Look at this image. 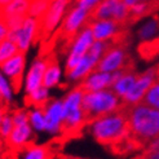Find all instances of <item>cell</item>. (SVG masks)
Wrapping results in <instances>:
<instances>
[{
  "label": "cell",
  "mask_w": 159,
  "mask_h": 159,
  "mask_svg": "<svg viewBox=\"0 0 159 159\" xmlns=\"http://www.w3.org/2000/svg\"><path fill=\"white\" fill-rule=\"evenodd\" d=\"M48 5H49L48 2H43V0H31L27 16H31V17L38 18V20H42L44 17L47 9H48Z\"/></svg>",
  "instance_id": "29"
},
{
  "label": "cell",
  "mask_w": 159,
  "mask_h": 159,
  "mask_svg": "<svg viewBox=\"0 0 159 159\" xmlns=\"http://www.w3.org/2000/svg\"><path fill=\"white\" fill-rule=\"evenodd\" d=\"M88 26L93 34L94 40L110 43L120 34V25L113 20H94L92 18Z\"/></svg>",
  "instance_id": "14"
},
{
  "label": "cell",
  "mask_w": 159,
  "mask_h": 159,
  "mask_svg": "<svg viewBox=\"0 0 159 159\" xmlns=\"http://www.w3.org/2000/svg\"><path fill=\"white\" fill-rule=\"evenodd\" d=\"M120 106L122 98H119L111 88L96 92H84L83 109L89 119L115 113L119 111Z\"/></svg>",
  "instance_id": "3"
},
{
  "label": "cell",
  "mask_w": 159,
  "mask_h": 159,
  "mask_svg": "<svg viewBox=\"0 0 159 159\" xmlns=\"http://www.w3.org/2000/svg\"><path fill=\"white\" fill-rule=\"evenodd\" d=\"M127 61V53L120 45H111L106 49L98 62L97 70L105 71V73H115V71L124 70Z\"/></svg>",
  "instance_id": "13"
},
{
  "label": "cell",
  "mask_w": 159,
  "mask_h": 159,
  "mask_svg": "<svg viewBox=\"0 0 159 159\" xmlns=\"http://www.w3.org/2000/svg\"><path fill=\"white\" fill-rule=\"evenodd\" d=\"M12 118H13L14 125L26 124V123H29V111L27 110H23V109L16 110L14 113L12 114Z\"/></svg>",
  "instance_id": "34"
},
{
  "label": "cell",
  "mask_w": 159,
  "mask_h": 159,
  "mask_svg": "<svg viewBox=\"0 0 159 159\" xmlns=\"http://www.w3.org/2000/svg\"><path fill=\"white\" fill-rule=\"evenodd\" d=\"M89 20H92V12L87 11L85 8L79 7L76 4L73 5L67 11L61 25L62 34L67 38H73L83 27L88 26Z\"/></svg>",
  "instance_id": "11"
},
{
  "label": "cell",
  "mask_w": 159,
  "mask_h": 159,
  "mask_svg": "<svg viewBox=\"0 0 159 159\" xmlns=\"http://www.w3.org/2000/svg\"><path fill=\"white\" fill-rule=\"evenodd\" d=\"M83 98H84V91L80 87L71 89L69 93H66V96L62 98L65 111L83 107Z\"/></svg>",
  "instance_id": "24"
},
{
  "label": "cell",
  "mask_w": 159,
  "mask_h": 159,
  "mask_svg": "<svg viewBox=\"0 0 159 159\" xmlns=\"http://www.w3.org/2000/svg\"><path fill=\"white\" fill-rule=\"evenodd\" d=\"M158 76H159V70L155 67H149L144 71V73L137 75L136 82H134L132 89L123 98V102L128 106L144 102L146 92L149 91L150 87L153 85V83L158 79Z\"/></svg>",
  "instance_id": "8"
},
{
  "label": "cell",
  "mask_w": 159,
  "mask_h": 159,
  "mask_svg": "<svg viewBox=\"0 0 159 159\" xmlns=\"http://www.w3.org/2000/svg\"><path fill=\"white\" fill-rule=\"evenodd\" d=\"M62 76H63L62 67L57 62L49 61L48 66H47V70H45V74H44L43 85L49 89H53L60 85V83L62 82Z\"/></svg>",
  "instance_id": "21"
},
{
  "label": "cell",
  "mask_w": 159,
  "mask_h": 159,
  "mask_svg": "<svg viewBox=\"0 0 159 159\" xmlns=\"http://www.w3.org/2000/svg\"><path fill=\"white\" fill-rule=\"evenodd\" d=\"M71 0H52L49 2L44 17L40 20L42 33L45 35H52L58 27H61L63 18L69 11Z\"/></svg>",
  "instance_id": "9"
},
{
  "label": "cell",
  "mask_w": 159,
  "mask_h": 159,
  "mask_svg": "<svg viewBox=\"0 0 159 159\" xmlns=\"http://www.w3.org/2000/svg\"><path fill=\"white\" fill-rule=\"evenodd\" d=\"M14 97V87L3 71L0 70V100L4 102H12Z\"/></svg>",
  "instance_id": "27"
},
{
  "label": "cell",
  "mask_w": 159,
  "mask_h": 159,
  "mask_svg": "<svg viewBox=\"0 0 159 159\" xmlns=\"http://www.w3.org/2000/svg\"><path fill=\"white\" fill-rule=\"evenodd\" d=\"M30 3L31 0H12L9 4L0 11V16L3 18L13 17V16H23L25 17L29 13Z\"/></svg>",
  "instance_id": "22"
},
{
  "label": "cell",
  "mask_w": 159,
  "mask_h": 159,
  "mask_svg": "<svg viewBox=\"0 0 159 159\" xmlns=\"http://www.w3.org/2000/svg\"><path fill=\"white\" fill-rule=\"evenodd\" d=\"M13 128H14V123H13L12 114L5 113L3 120L0 122V139L7 140L8 137H9L11 132L13 131Z\"/></svg>",
  "instance_id": "32"
},
{
  "label": "cell",
  "mask_w": 159,
  "mask_h": 159,
  "mask_svg": "<svg viewBox=\"0 0 159 159\" xmlns=\"http://www.w3.org/2000/svg\"><path fill=\"white\" fill-rule=\"evenodd\" d=\"M43 2H48L49 3V2H52V0H43Z\"/></svg>",
  "instance_id": "40"
},
{
  "label": "cell",
  "mask_w": 159,
  "mask_h": 159,
  "mask_svg": "<svg viewBox=\"0 0 159 159\" xmlns=\"http://www.w3.org/2000/svg\"><path fill=\"white\" fill-rule=\"evenodd\" d=\"M4 115H5V111H4V107H2L0 106V122L3 120V118H4Z\"/></svg>",
  "instance_id": "39"
},
{
  "label": "cell",
  "mask_w": 159,
  "mask_h": 159,
  "mask_svg": "<svg viewBox=\"0 0 159 159\" xmlns=\"http://www.w3.org/2000/svg\"><path fill=\"white\" fill-rule=\"evenodd\" d=\"M45 115V133L60 136L65 132V107L62 100H51L43 106Z\"/></svg>",
  "instance_id": "10"
},
{
  "label": "cell",
  "mask_w": 159,
  "mask_h": 159,
  "mask_svg": "<svg viewBox=\"0 0 159 159\" xmlns=\"http://www.w3.org/2000/svg\"><path fill=\"white\" fill-rule=\"evenodd\" d=\"M107 48H109V43L94 40L89 51L83 56V58L79 61L78 65L74 69H71L70 71H67V75H66L67 80L71 83L82 82L87 75H89L92 71L97 69L98 62Z\"/></svg>",
  "instance_id": "4"
},
{
  "label": "cell",
  "mask_w": 159,
  "mask_h": 159,
  "mask_svg": "<svg viewBox=\"0 0 159 159\" xmlns=\"http://www.w3.org/2000/svg\"><path fill=\"white\" fill-rule=\"evenodd\" d=\"M74 159H84V158H74Z\"/></svg>",
  "instance_id": "41"
},
{
  "label": "cell",
  "mask_w": 159,
  "mask_h": 159,
  "mask_svg": "<svg viewBox=\"0 0 159 159\" xmlns=\"http://www.w3.org/2000/svg\"><path fill=\"white\" fill-rule=\"evenodd\" d=\"M40 31H42L40 20L34 18L31 16H26L18 29L9 30L8 38L17 44L20 52H26L34 44L38 35L40 34Z\"/></svg>",
  "instance_id": "5"
},
{
  "label": "cell",
  "mask_w": 159,
  "mask_h": 159,
  "mask_svg": "<svg viewBox=\"0 0 159 159\" xmlns=\"http://www.w3.org/2000/svg\"><path fill=\"white\" fill-rule=\"evenodd\" d=\"M129 133L140 142L159 137V110L146 105L145 102L132 105L127 113Z\"/></svg>",
  "instance_id": "2"
},
{
  "label": "cell",
  "mask_w": 159,
  "mask_h": 159,
  "mask_svg": "<svg viewBox=\"0 0 159 159\" xmlns=\"http://www.w3.org/2000/svg\"><path fill=\"white\" fill-rule=\"evenodd\" d=\"M65 132L67 133H76L82 129L88 120V115L83 107L65 111Z\"/></svg>",
  "instance_id": "19"
},
{
  "label": "cell",
  "mask_w": 159,
  "mask_h": 159,
  "mask_svg": "<svg viewBox=\"0 0 159 159\" xmlns=\"http://www.w3.org/2000/svg\"><path fill=\"white\" fill-rule=\"evenodd\" d=\"M8 34H9V27H8L5 20L0 16V42L4 40V39H7Z\"/></svg>",
  "instance_id": "36"
},
{
  "label": "cell",
  "mask_w": 159,
  "mask_h": 159,
  "mask_svg": "<svg viewBox=\"0 0 159 159\" xmlns=\"http://www.w3.org/2000/svg\"><path fill=\"white\" fill-rule=\"evenodd\" d=\"M33 134H34V129L31 128V125L29 123L14 125V128L11 132L9 137L7 139V141H8V144H9L11 148L22 149V148H26L31 142Z\"/></svg>",
  "instance_id": "18"
},
{
  "label": "cell",
  "mask_w": 159,
  "mask_h": 159,
  "mask_svg": "<svg viewBox=\"0 0 159 159\" xmlns=\"http://www.w3.org/2000/svg\"><path fill=\"white\" fill-rule=\"evenodd\" d=\"M49 149L44 145H27L21 154V159H49Z\"/></svg>",
  "instance_id": "26"
},
{
  "label": "cell",
  "mask_w": 159,
  "mask_h": 159,
  "mask_svg": "<svg viewBox=\"0 0 159 159\" xmlns=\"http://www.w3.org/2000/svg\"><path fill=\"white\" fill-rule=\"evenodd\" d=\"M94 20H113L123 25L131 18V9L123 0H101L92 12Z\"/></svg>",
  "instance_id": "7"
},
{
  "label": "cell",
  "mask_w": 159,
  "mask_h": 159,
  "mask_svg": "<svg viewBox=\"0 0 159 159\" xmlns=\"http://www.w3.org/2000/svg\"><path fill=\"white\" fill-rule=\"evenodd\" d=\"M51 101V89L42 85L27 94V102L33 106H44Z\"/></svg>",
  "instance_id": "25"
},
{
  "label": "cell",
  "mask_w": 159,
  "mask_h": 159,
  "mask_svg": "<svg viewBox=\"0 0 159 159\" xmlns=\"http://www.w3.org/2000/svg\"><path fill=\"white\" fill-rule=\"evenodd\" d=\"M88 131L97 142L110 146L125 142L131 134L127 114L122 111H115V113L91 119Z\"/></svg>",
  "instance_id": "1"
},
{
  "label": "cell",
  "mask_w": 159,
  "mask_h": 159,
  "mask_svg": "<svg viewBox=\"0 0 159 159\" xmlns=\"http://www.w3.org/2000/svg\"><path fill=\"white\" fill-rule=\"evenodd\" d=\"M100 2L101 0H75V4L85 8V9L89 12H93V9L100 4Z\"/></svg>",
  "instance_id": "35"
},
{
  "label": "cell",
  "mask_w": 159,
  "mask_h": 159,
  "mask_svg": "<svg viewBox=\"0 0 159 159\" xmlns=\"http://www.w3.org/2000/svg\"><path fill=\"white\" fill-rule=\"evenodd\" d=\"M93 43H94V38H93V34L89 26L83 27L78 34H75L71 38L67 56L65 60L66 71H70L71 69H74L78 65L79 61L83 58V56L89 51Z\"/></svg>",
  "instance_id": "6"
},
{
  "label": "cell",
  "mask_w": 159,
  "mask_h": 159,
  "mask_svg": "<svg viewBox=\"0 0 159 159\" xmlns=\"http://www.w3.org/2000/svg\"><path fill=\"white\" fill-rule=\"evenodd\" d=\"M26 69V56L25 52H18L14 54L13 57L7 60L0 65V70L3 71V74L9 79L13 85H20L23 80V73Z\"/></svg>",
  "instance_id": "15"
},
{
  "label": "cell",
  "mask_w": 159,
  "mask_h": 159,
  "mask_svg": "<svg viewBox=\"0 0 159 159\" xmlns=\"http://www.w3.org/2000/svg\"><path fill=\"white\" fill-rule=\"evenodd\" d=\"M113 75H114V83L111 85V89L123 101V98L132 89L134 82H136L137 75L131 73V71H124V70L115 71V73H113Z\"/></svg>",
  "instance_id": "17"
},
{
  "label": "cell",
  "mask_w": 159,
  "mask_h": 159,
  "mask_svg": "<svg viewBox=\"0 0 159 159\" xmlns=\"http://www.w3.org/2000/svg\"><path fill=\"white\" fill-rule=\"evenodd\" d=\"M146 148L141 159H159V137H155L146 142Z\"/></svg>",
  "instance_id": "31"
},
{
  "label": "cell",
  "mask_w": 159,
  "mask_h": 159,
  "mask_svg": "<svg viewBox=\"0 0 159 159\" xmlns=\"http://www.w3.org/2000/svg\"><path fill=\"white\" fill-rule=\"evenodd\" d=\"M11 2H12V0H0V11H2L4 7H7Z\"/></svg>",
  "instance_id": "38"
},
{
  "label": "cell",
  "mask_w": 159,
  "mask_h": 159,
  "mask_svg": "<svg viewBox=\"0 0 159 159\" xmlns=\"http://www.w3.org/2000/svg\"><path fill=\"white\" fill-rule=\"evenodd\" d=\"M123 2L128 5L129 8L133 7V5H136V4H142V3H148V4H153L155 3L157 0H123Z\"/></svg>",
  "instance_id": "37"
},
{
  "label": "cell",
  "mask_w": 159,
  "mask_h": 159,
  "mask_svg": "<svg viewBox=\"0 0 159 159\" xmlns=\"http://www.w3.org/2000/svg\"><path fill=\"white\" fill-rule=\"evenodd\" d=\"M20 52L17 44L13 40H11L9 38L4 39V40L0 42V65L3 62H5L7 60H9L11 57H13L14 54H17Z\"/></svg>",
  "instance_id": "28"
},
{
  "label": "cell",
  "mask_w": 159,
  "mask_h": 159,
  "mask_svg": "<svg viewBox=\"0 0 159 159\" xmlns=\"http://www.w3.org/2000/svg\"><path fill=\"white\" fill-rule=\"evenodd\" d=\"M158 70H159V69H158Z\"/></svg>",
  "instance_id": "42"
},
{
  "label": "cell",
  "mask_w": 159,
  "mask_h": 159,
  "mask_svg": "<svg viewBox=\"0 0 159 159\" xmlns=\"http://www.w3.org/2000/svg\"><path fill=\"white\" fill-rule=\"evenodd\" d=\"M144 102L146 105L159 110V79H157L153 83V85L149 88V91L146 92Z\"/></svg>",
  "instance_id": "30"
},
{
  "label": "cell",
  "mask_w": 159,
  "mask_h": 159,
  "mask_svg": "<svg viewBox=\"0 0 159 159\" xmlns=\"http://www.w3.org/2000/svg\"><path fill=\"white\" fill-rule=\"evenodd\" d=\"M29 124L36 133L45 132V115L42 106H34L29 111Z\"/></svg>",
  "instance_id": "23"
},
{
  "label": "cell",
  "mask_w": 159,
  "mask_h": 159,
  "mask_svg": "<svg viewBox=\"0 0 159 159\" xmlns=\"http://www.w3.org/2000/svg\"><path fill=\"white\" fill-rule=\"evenodd\" d=\"M114 83V75L111 73H105L101 70H94L89 75H87L80 82V88L84 92H96L111 88Z\"/></svg>",
  "instance_id": "16"
},
{
  "label": "cell",
  "mask_w": 159,
  "mask_h": 159,
  "mask_svg": "<svg viewBox=\"0 0 159 159\" xmlns=\"http://www.w3.org/2000/svg\"><path fill=\"white\" fill-rule=\"evenodd\" d=\"M137 38L142 43H149L159 35V20L157 17H149L137 29Z\"/></svg>",
  "instance_id": "20"
},
{
  "label": "cell",
  "mask_w": 159,
  "mask_h": 159,
  "mask_svg": "<svg viewBox=\"0 0 159 159\" xmlns=\"http://www.w3.org/2000/svg\"><path fill=\"white\" fill-rule=\"evenodd\" d=\"M48 58L44 57H36L33 62H31L30 67L27 69L25 78H23V91L26 94H29L30 92L35 91L36 88L43 85V80H44V74L47 66H48Z\"/></svg>",
  "instance_id": "12"
},
{
  "label": "cell",
  "mask_w": 159,
  "mask_h": 159,
  "mask_svg": "<svg viewBox=\"0 0 159 159\" xmlns=\"http://www.w3.org/2000/svg\"><path fill=\"white\" fill-rule=\"evenodd\" d=\"M129 9H131V18H141L150 12V9H152V4H148V3L136 4V5L131 7Z\"/></svg>",
  "instance_id": "33"
}]
</instances>
